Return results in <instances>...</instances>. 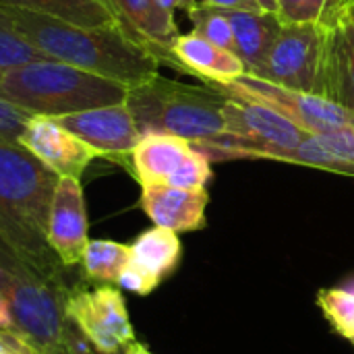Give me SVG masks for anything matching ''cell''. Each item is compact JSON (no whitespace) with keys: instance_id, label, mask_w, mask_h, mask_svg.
<instances>
[{"instance_id":"obj_1","label":"cell","mask_w":354,"mask_h":354,"mask_svg":"<svg viewBox=\"0 0 354 354\" xmlns=\"http://www.w3.org/2000/svg\"><path fill=\"white\" fill-rule=\"evenodd\" d=\"M0 19L46 58L108 77L129 89L160 75L158 56L120 27H79L15 6H0Z\"/></svg>"},{"instance_id":"obj_2","label":"cell","mask_w":354,"mask_h":354,"mask_svg":"<svg viewBox=\"0 0 354 354\" xmlns=\"http://www.w3.org/2000/svg\"><path fill=\"white\" fill-rule=\"evenodd\" d=\"M58 178L19 141L0 137V230L37 276L54 282H62V266L46 230Z\"/></svg>"},{"instance_id":"obj_3","label":"cell","mask_w":354,"mask_h":354,"mask_svg":"<svg viewBox=\"0 0 354 354\" xmlns=\"http://www.w3.org/2000/svg\"><path fill=\"white\" fill-rule=\"evenodd\" d=\"M6 97L29 114L66 116L127 102L129 87L79 66L41 58L0 77Z\"/></svg>"},{"instance_id":"obj_4","label":"cell","mask_w":354,"mask_h":354,"mask_svg":"<svg viewBox=\"0 0 354 354\" xmlns=\"http://www.w3.org/2000/svg\"><path fill=\"white\" fill-rule=\"evenodd\" d=\"M228 95L212 85H187L153 77L127 93V106L143 133H170L203 145L226 135Z\"/></svg>"},{"instance_id":"obj_5","label":"cell","mask_w":354,"mask_h":354,"mask_svg":"<svg viewBox=\"0 0 354 354\" xmlns=\"http://www.w3.org/2000/svg\"><path fill=\"white\" fill-rule=\"evenodd\" d=\"M0 292L10 305L15 330L39 354H73L64 317V282L0 266Z\"/></svg>"},{"instance_id":"obj_6","label":"cell","mask_w":354,"mask_h":354,"mask_svg":"<svg viewBox=\"0 0 354 354\" xmlns=\"http://www.w3.org/2000/svg\"><path fill=\"white\" fill-rule=\"evenodd\" d=\"M207 85L216 87L228 97L263 104L276 110L278 114H282L284 118H288L290 122H295L305 133L317 135L334 127L354 124L353 112L340 108L338 104L326 100L324 95L280 87L276 83H270L249 73L226 83H207Z\"/></svg>"},{"instance_id":"obj_7","label":"cell","mask_w":354,"mask_h":354,"mask_svg":"<svg viewBox=\"0 0 354 354\" xmlns=\"http://www.w3.org/2000/svg\"><path fill=\"white\" fill-rule=\"evenodd\" d=\"M64 317L97 354H120L135 342L124 297L110 284L66 292Z\"/></svg>"},{"instance_id":"obj_8","label":"cell","mask_w":354,"mask_h":354,"mask_svg":"<svg viewBox=\"0 0 354 354\" xmlns=\"http://www.w3.org/2000/svg\"><path fill=\"white\" fill-rule=\"evenodd\" d=\"M324 23H282V29L259 66V79L280 87L315 93L322 66Z\"/></svg>"},{"instance_id":"obj_9","label":"cell","mask_w":354,"mask_h":354,"mask_svg":"<svg viewBox=\"0 0 354 354\" xmlns=\"http://www.w3.org/2000/svg\"><path fill=\"white\" fill-rule=\"evenodd\" d=\"M322 23L326 35L315 93L354 114V8H338Z\"/></svg>"},{"instance_id":"obj_10","label":"cell","mask_w":354,"mask_h":354,"mask_svg":"<svg viewBox=\"0 0 354 354\" xmlns=\"http://www.w3.org/2000/svg\"><path fill=\"white\" fill-rule=\"evenodd\" d=\"M56 118L81 141L93 147L100 158H108L124 166H129L131 151L141 139V131L127 102Z\"/></svg>"},{"instance_id":"obj_11","label":"cell","mask_w":354,"mask_h":354,"mask_svg":"<svg viewBox=\"0 0 354 354\" xmlns=\"http://www.w3.org/2000/svg\"><path fill=\"white\" fill-rule=\"evenodd\" d=\"M17 141L58 176L81 180L87 166L100 158L93 147L71 133L56 116L31 114Z\"/></svg>"},{"instance_id":"obj_12","label":"cell","mask_w":354,"mask_h":354,"mask_svg":"<svg viewBox=\"0 0 354 354\" xmlns=\"http://www.w3.org/2000/svg\"><path fill=\"white\" fill-rule=\"evenodd\" d=\"M87 228L89 222L81 180L60 176L50 203L46 241L62 268L81 263L89 243Z\"/></svg>"},{"instance_id":"obj_13","label":"cell","mask_w":354,"mask_h":354,"mask_svg":"<svg viewBox=\"0 0 354 354\" xmlns=\"http://www.w3.org/2000/svg\"><path fill=\"white\" fill-rule=\"evenodd\" d=\"M114 12L118 27L145 46L151 54L158 56L162 64H168L176 71L178 62L172 56V46L180 35L174 15L164 10L158 0H106Z\"/></svg>"},{"instance_id":"obj_14","label":"cell","mask_w":354,"mask_h":354,"mask_svg":"<svg viewBox=\"0 0 354 354\" xmlns=\"http://www.w3.org/2000/svg\"><path fill=\"white\" fill-rule=\"evenodd\" d=\"M207 203V189H180L172 185H145L139 197V205L153 226L176 234L205 228Z\"/></svg>"},{"instance_id":"obj_15","label":"cell","mask_w":354,"mask_h":354,"mask_svg":"<svg viewBox=\"0 0 354 354\" xmlns=\"http://www.w3.org/2000/svg\"><path fill=\"white\" fill-rule=\"evenodd\" d=\"M193 143L170 133H143L129 158V172L141 187L172 185L193 153Z\"/></svg>"},{"instance_id":"obj_16","label":"cell","mask_w":354,"mask_h":354,"mask_svg":"<svg viewBox=\"0 0 354 354\" xmlns=\"http://www.w3.org/2000/svg\"><path fill=\"white\" fill-rule=\"evenodd\" d=\"M172 56L180 73L203 79L205 83H226L247 73L234 52L212 44L197 31L180 33L172 46Z\"/></svg>"},{"instance_id":"obj_17","label":"cell","mask_w":354,"mask_h":354,"mask_svg":"<svg viewBox=\"0 0 354 354\" xmlns=\"http://www.w3.org/2000/svg\"><path fill=\"white\" fill-rule=\"evenodd\" d=\"M224 10L232 27L234 54L243 60L247 73L253 75L268 58L284 21L280 19V15L268 10H243V8H224Z\"/></svg>"},{"instance_id":"obj_18","label":"cell","mask_w":354,"mask_h":354,"mask_svg":"<svg viewBox=\"0 0 354 354\" xmlns=\"http://www.w3.org/2000/svg\"><path fill=\"white\" fill-rule=\"evenodd\" d=\"M0 6L23 8L79 27H118L106 0H0Z\"/></svg>"},{"instance_id":"obj_19","label":"cell","mask_w":354,"mask_h":354,"mask_svg":"<svg viewBox=\"0 0 354 354\" xmlns=\"http://www.w3.org/2000/svg\"><path fill=\"white\" fill-rule=\"evenodd\" d=\"M183 245L176 232L153 226L131 243V263L145 270L160 282L166 280L180 263Z\"/></svg>"},{"instance_id":"obj_20","label":"cell","mask_w":354,"mask_h":354,"mask_svg":"<svg viewBox=\"0 0 354 354\" xmlns=\"http://www.w3.org/2000/svg\"><path fill=\"white\" fill-rule=\"evenodd\" d=\"M131 261V245L95 239L89 241L81 259L85 278L95 284H116L120 272Z\"/></svg>"},{"instance_id":"obj_21","label":"cell","mask_w":354,"mask_h":354,"mask_svg":"<svg viewBox=\"0 0 354 354\" xmlns=\"http://www.w3.org/2000/svg\"><path fill=\"white\" fill-rule=\"evenodd\" d=\"M266 160H276V162H288V164H299V166H309L342 176H354V166L334 156L328 147L322 145V141L313 135L307 133L305 139L292 147V149H274Z\"/></svg>"},{"instance_id":"obj_22","label":"cell","mask_w":354,"mask_h":354,"mask_svg":"<svg viewBox=\"0 0 354 354\" xmlns=\"http://www.w3.org/2000/svg\"><path fill=\"white\" fill-rule=\"evenodd\" d=\"M317 305L334 328L344 340H354V292L344 288H324L317 292Z\"/></svg>"},{"instance_id":"obj_23","label":"cell","mask_w":354,"mask_h":354,"mask_svg":"<svg viewBox=\"0 0 354 354\" xmlns=\"http://www.w3.org/2000/svg\"><path fill=\"white\" fill-rule=\"evenodd\" d=\"M193 31L209 39L212 44L234 52V37H232V27L226 17V10L220 6H209V4H195L187 10Z\"/></svg>"},{"instance_id":"obj_24","label":"cell","mask_w":354,"mask_h":354,"mask_svg":"<svg viewBox=\"0 0 354 354\" xmlns=\"http://www.w3.org/2000/svg\"><path fill=\"white\" fill-rule=\"evenodd\" d=\"M41 58L46 56L0 19V77L12 68H19Z\"/></svg>"},{"instance_id":"obj_25","label":"cell","mask_w":354,"mask_h":354,"mask_svg":"<svg viewBox=\"0 0 354 354\" xmlns=\"http://www.w3.org/2000/svg\"><path fill=\"white\" fill-rule=\"evenodd\" d=\"M278 15L286 23H322L332 10L336 0H276Z\"/></svg>"},{"instance_id":"obj_26","label":"cell","mask_w":354,"mask_h":354,"mask_svg":"<svg viewBox=\"0 0 354 354\" xmlns=\"http://www.w3.org/2000/svg\"><path fill=\"white\" fill-rule=\"evenodd\" d=\"M162 282L153 276H149L145 270H141L139 266L135 263H127V268L120 272L118 280H116V286L122 288V290H129L133 295H139V297H147L151 295Z\"/></svg>"},{"instance_id":"obj_27","label":"cell","mask_w":354,"mask_h":354,"mask_svg":"<svg viewBox=\"0 0 354 354\" xmlns=\"http://www.w3.org/2000/svg\"><path fill=\"white\" fill-rule=\"evenodd\" d=\"M31 114L21 110L19 106H15L6 93L2 91L0 87V137H6V139H12L17 141L19 135L23 133L25 129V122Z\"/></svg>"},{"instance_id":"obj_28","label":"cell","mask_w":354,"mask_h":354,"mask_svg":"<svg viewBox=\"0 0 354 354\" xmlns=\"http://www.w3.org/2000/svg\"><path fill=\"white\" fill-rule=\"evenodd\" d=\"M0 266L6 268V270H10V272H33V270L21 259V255L12 249V245L6 241V236L2 234V230H0ZM33 274H35V272H33Z\"/></svg>"},{"instance_id":"obj_29","label":"cell","mask_w":354,"mask_h":354,"mask_svg":"<svg viewBox=\"0 0 354 354\" xmlns=\"http://www.w3.org/2000/svg\"><path fill=\"white\" fill-rule=\"evenodd\" d=\"M195 4H209L220 8H243V10H261L255 0H195Z\"/></svg>"},{"instance_id":"obj_30","label":"cell","mask_w":354,"mask_h":354,"mask_svg":"<svg viewBox=\"0 0 354 354\" xmlns=\"http://www.w3.org/2000/svg\"><path fill=\"white\" fill-rule=\"evenodd\" d=\"M0 330H15L12 311H10V305H8V301L4 299L2 292H0Z\"/></svg>"},{"instance_id":"obj_31","label":"cell","mask_w":354,"mask_h":354,"mask_svg":"<svg viewBox=\"0 0 354 354\" xmlns=\"http://www.w3.org/2000/svg\"><path fill=\"white\" fill-rule=\"evenodd\" d=\"M158 4H160L164 10H168V12L174 15V10H178V8L189 10L191 6H195V0H158Z\"/></svg>"},{"instance_id":"obj_32","label":"cell","mask_w":354,"mask_h":354,"mask_svg":"<svg viewBox=\"0 0 354 354\" xmlns=\"http://www.w3.org/2000/svg\"><path fill=\"white\" fill-rule=\"evenodd\" d=\"M122 354H153L145 344H141V342H131L124 351H122Z\"/></svg>"},{"instance_id":"obj_33","label":"cell","mask_w":354,"mask_h":354,"mask_svg":"<svg viewBox=\"0 0 354 354\" xmlns=\"http://www.w3.org/2000/svg\"><path fill=\"white\" fill-rule=\"evenodd\" d=\"M255 2H257V6L261 10H268V12H276L278 15V2L276 0H255Z\"/></svg>"},{"instance_id":"obj_34","label":"cell","mask_w":354,"mask_h":354,"mask_svg":"<svg viewBox=\"0 0 354 354\" xmlns=\"http://www.w3.org/2000/svg\"><path fill=\"white\" fill-rule=\"evenodd\" d=\"M351 344H353V348H354V340H353V342H351Z\"/></svg>"},{"instance_id":"obj_35","label":"cell","mask_w":354,"mask_h":354,"mask_svg":"<svg viewBox=\"0 0 354 354\" xmlns=\"http://www.w3.org/2000/svg\"><path fill=\"white\" fill-rule=\"evenodd\" d=\"M351 6H353V8H354V2H353V4H351Z\"/></svg>"},{"instance_id":"obj_36","label":"cell","mask_w":354,"mask_h":354,"mask_svg":"<svg viewBox=\"0 0 354 354\" xmlns=\"http://www.w3.org/2000/svg\"><path fill=\"white\" fill-rule=\"evenodd\" d=\"M353 2H354V0H353Z\"/></svg>"}]
</instances>
